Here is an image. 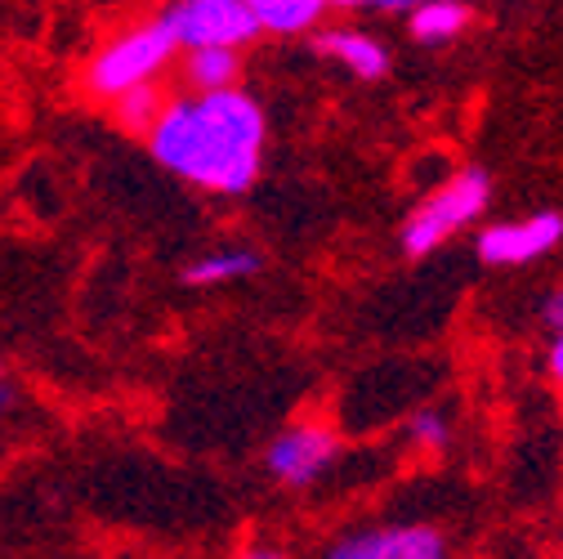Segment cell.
Returning <instances> with one entry per match:
<instances>
[{
    "instance_id": "ac0fdd59",
    "label": "cell",
    "mask_w": 563,
    "mask_h": 559,
    "mask_svg": "<svg viewBox=\"0 0 563 559\" xmlns=\"http://www.w3.org/2000/svg\"><path fill=\"white\" fill-rule=\"evenodd\" d=\"M416 0H372V10H394V14H407Z\"/></svg>"
},
{
    "instance_id": "277c9868",
    "label": "cell",
    "mask_w": 563,
    "mask_h": 559,
    "mask_svg": "<svg viewBox=\"0 0 563 559\" xmlns=\"http://www.w3.org/2000/svg\"><path fill=\"white\" fill-rule=\"evenodd\" d=\"M157 19L166 23V32L175 36L179 50H192V45L246 50L264 36L246 0H170Z\"/></svg>"
},
{
    "instance_id": "52a82bcc",
    "label": "cell",
    "mask_w": 563,
    "mask_h": 559,
    "mask_svg": "<svg viewBox=\"0 0 563 559\" xmlns=\"http://www.w3.org/2000/svg\"><path fill=\"white\" fill-rule=\"evenodd\" d=\"M335 559H443L448 537L434 524H380L358 528L331 546Z\"/></svg>"
},
{
    "instance_id": "9a60e30c",
    "label": "cell",
    "mask_w": 563,
    "mask_h": 559,
    "mask_svg": "<svg viewBox=\"0 0 563 559\" xmlns=\"http://www.w3.org/2000/svg\"><path fill=\"white\" fill-rule=\"evenodd\" d=\"M545 372H550V385L563 394V327L550 336V349H545Z\"/></svg>"
},
{
    "instance_id": "8fae6325",
    "label": "cell",
    "mask_w": 563,
    "mask_h": 559,
    "mask_svg": "<svg viewBox=\"0 0 563 559\" xmlns=\"http://www.w3.org/2000/svg\"><path fill=\"white\" fill-rule=\"evenodd\" d=\"M242 81V50L238 45H192L184 54V86L188 90H224Z\"/></svg>"
},
{
    "instance_id": "d6986e66",
    "label": "cell",
    "mask_w": 563,
    "mask_h": 559,
    "mask_svg": "<svg viewBox=\"0 0 563 559\" xmlns=\"http://www.w3.org/2000/svg\"><path fill=\"white\" fill-rule=\"evenodd\" d=\"M14 403V385H5V381H0V412H5Z\"/></svg>"
},
{
    "instance_id": "9c48e42d",
    "label": "cell",
    "mask_w": 563,
    "mask_h": 559,
    "mask_svg": "<svg viewBox=\"0 0 563 559\" xmlns=\"http://www.w3.org/2000/svg\"><path fill=\"white\" fill-rule=\"evenodd\" d=\"M470 0H416L407 10V32L416 45H452L470 28Z\"/></svg>"
},
{
    "instance_id": "2e32d148",
    "label": "cell",
    "mask_w": 563,
    "mask_h": 559,
    "mask_svg": "<svg viewBox=\"0 0 563 559\" xmlns=\"http://www.w3.org/2000/svg\"><path fill=\"white\" fill-rule=\"evenodd\" d=\"M541 322H545L550 331H559V327H563V287H554V292L541 300Z\"/></svg>"
},
{
    "instance_id": "5bb4252c",
    "label": "cell",
    "mask_w": 563,
    "mask_h": 559,
    "mask_svg": "<svg viewBox=\"0 0 563 559\" xmlns=\"http://www.w3.org/2000/svg\"><path fill=\"white\" fill-rule=\"evenodd\" d=\"M407 443L420 452V457H443L452 448V426H448V416L426 407V412H416L411 421H407Z\"/></svg>"
},
{
    "instance_id": "7a4b0ae2",
    "label": "cell",
    "mask_w": 563,
    "mask_h": 559,
    "mask_svg": "<svg viewBox=\"0 0 563 559\" xmlns=\"http://www.w3.org/2000/svg\"><path fill=\"white\" fill-rule=\"evenodd\" d=\"M175 54H179V45H175V36L166 32L162 19L139 23V28H125L117 41H108V45L86 63V95L112 103L117 95H125V90H134V86L162 81L166 67L175 63Z\"/></svg>"
},
{
    "instance_id": "6da1fadb",
    "label": "cell",
    "mask_w": 563,
    "mask_h": 559,
    "mask_svg": "<svg viewBox=\"0 0 563 559\" xmlns=\"http://www.w3.org/2000/svg\"><path fill=\"white\" fill-rule=\"evenodd\" d=\"M144 139L153 157L184 184L216 197H242L260 179L268 125L255 95L224 86L166 99Z\"/></svg>"
},
{
    "instance_id": "4fadbf2b",
    "label": "cell",
    "mask_w": 563,
    "mask_h": 559,
    "mask_svg": "<svg viewBox=\"0 0 563 559\" xmlns=\"http://www.w3.org/2000/svg\"><path fill=\"white\" fill-rule=\"evenodd\" d=\"M162 103H166L162 81H144V86H134V90H125V95L112 99V117H117L125 130L144 134V130L153 125V117L162 112Z\"/></svg>"
},
{
    "instance_id": "e0dca14e",
    "label": "cell",
    "mask_w": 563,
    "mask_h": 559,
    "mask_svg": "<svg viewBox=\"0 0 563 559\" xmlns=\"http://www.w3.org/2000/svg\"><path fill=\"white\" fill-rule=\"evenodd\" d=\"M327 10H340V14H354V10H372V0H327Z\"/></svg>"
},
{
    "instance_id": "ba28073f",
    "label": "cell",
    "mask_w": 563,
    "mask_h": 559,
    "mask_svg": "<svg viewBox=\"0 0 563 559\" xmlns=\"http://www.w3.org/2000/svg\"><path fill=\"white\" fill-rule=\"evenodd\" d=\"M313 45L318 54L335 58L349 77L358 81H385L389 67H394V54L389 45H380L372 32H358V28H313Z\"/></svg>"
},
{
    "instance_id": "7c38bea8",
    "label": "cell",
    "mask_w": 563,
    "mask_h": 559,
    "mask_svg": "<svg viewBox=\"0 0 563 559\" xmlns=\"http://www.w3.org/2000/svg\"><path fill=\"white\" fill-rule=\"evenodd\" d=\"M264 36H309L327 19V0H246Z\"/></svg>"
},
{
    "instance_id": "8992f818",
    "label": "cell",
    "mask_w": 563,
    "mask_h": 559,
    "mask_svg": "<svg viewBox=\"0 0 563 559\" xmlns=\"http://www.w3.org/2000/svg\"><path fill=\"white\" fill-rule=\"evenodd\" d=\"M563 242V216L559 211H537L528 220H506L487 224L474 238V251L487 268H523L532 260H545Z\"/></svg>"
},
{
    "instance_id": "5b68a950",
    "label": "cell",
    "mask_w": 563,
    "mask_h": 559,
    "mask_svg": "<svg viewBox=\"0 0 563 559\" xmlns=\"http://www.w3.org/2000/svg\"><path fill=\"white\" fill-rule=\"evenodd\" d=\"M340 457V435L322 421H300L264 448V470L282 487H313Z\"/></svg>"
},
{
    "instance_id": "30bf717a",
    "label": "cell",
    "mask_w": 563,
    "mask_h": 559,
    "mask_svg": "<svg viewBox=\"0 0 563 559\" xmlns=\"http://www.w3.org/2000/svg\"><path fill=\"white\" fill-rule=\"evenodd\" d=\"M264 273V255L255 246H224V251H206L201 260H192L184 268L188 287H224V283H242V277Z\"/></svg>"
},
{
    "instance_id": "3957f363",
    "label": "cell",
    "mask_w": 563,
    "mask_h": 559,
    "mask_svg": "<svg viewBox=\"0 0 563 559\" xmlns=\"http://www.w3.org/2000/svg\"><path fill=\"white\" fill-rule=\"evenodd\" d=\"M492 206V175L470 166L461 175H452L443 188H434L426 201L416 206L402 224V255L407 260H426L434 255L448 238H456L461 229L478 224Z\"/></svg>"
}]
</instances>
